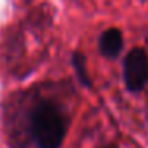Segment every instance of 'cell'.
Masks as SVG:
<instances>
[{"instance_id": "cell-1", "label": "cell", "mask_w": 148, "mask_h": 148, "mask_svg": "<svg viewBox=\"0 0 148 148\" xmlns=\"http://www.w3.org/2000/svg\"><path fill=\"white\" fill-rule=\"evenodd\" d=\"M67 127V113L54 100H37L27 113V132L35 148H61Z\"/></svg>"}, {"instance_id": "cell-2", "label": "cell", "mask_w": 148, "mask_h": 148, "mask_svg": "<svg viewBox=\"0 0 148 148\" xmlns=\"http://www.w3.org/2000/svg\"><path fill=\"white\" fill-rule=\"evenodd\" d=\"M123 77L129 92H140L148 84V54L143 48H134L123 62Z\"/></svg>"}, {"instance_id": "cell-3", "label": "cell", "mask_w": 148, "mask_h": 148, "mask_svg": "<svg viewBox=\"0 0 148 148\" xmlns=\"http://www.w3.org/2000/svg\"><path fill=\"white\" fill-rule=\"evenodd\" d=\"M124 45V40H123V34L119 29L116 27H110L105 29L100 34L99 38V49L102 53V56H105L107 59H115L119 56Z\"/></svg>"}, {"instance_id": "cell-4", "label": "cell", "mask_w": 148, "mask_h": 148, "mask_svg": "<svg viewBox=\"0 0 148 148\" xmlns=\"http://www.w3.org/2000/svg\"><path fill=\"white\" fill-rule=\"evenodd\" d=\"M72 64H73V69H75V73H77L78 80L83 86L86 88H91L92 83H91V78L88 75V70H86V59L81 53H73L72 56Z\"/></svg>"}, {"instance_id": "cell-5", "label": "cell", "mask_w": 148, "mask_h": 148, "mask_svg": "<svg viewBox=\"0 0 148 148\" xmlns=\"http://www.w3.org/2000/svg\"><path fill=\"white\" fill-rule=\"evenodd\" d=\"M97 148H118V145L116 143H103V145H100V147H97Z\"/></svg>"}]
</instances>
